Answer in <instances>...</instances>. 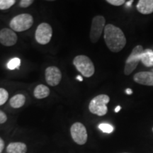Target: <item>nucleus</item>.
<instances>
[{"mask_svg": "<svg viewBox=\"0 0 153 153\" xmlns=\"http://www.w3.org/2000/svg\"><path fill=\"white\" fill-rule=\"evenodd\" d=\"M16 3L15 0H0V10H6Z\"/></svg>", "mask_w": 153, "mask_h": 153, "instance_id": "obj_17", "label": "nucleus"}, {"mask_svg": "<svg viewBox=\"0 0 153 153\" xmlns=\"http://www.w3.org/2000/svg\"><path fill=\"white\" fill-rule=\"evenodd\" d=\"M17 38L16 33L10 28H4L0 30V43L4 46L10 47L16 43Z\"/></svg>", "mask_w": 153, "mask_h": 153, "instance_id": "obj_10", "label": "nucleus"}, {"mask_svg": "<svg viewBox=\"0 0 153 153\" xmlns=\"http://www.w3.org/2000/svg\"><path fill=\"white\" fill-rule=\"evenodd\" d=\"M133 0H131V1H128V2L126 3V6H127V7H131V4H132V3H133Z\"/></svg>", "mask_w": 153, "mask_h": 153, "instance_id": "obj_28", "label": "nucleus"}, {"mask_svg": "<svg viewBox=\"0 0 153 153\" xmlns=\"http://www.w3.org/2000/svg\"><path fill=\"white\" fill-rule=\"evenodd\" d=\"M106 26V19L103 16L97 15L94 16L91 22L89 37L91 43H96L98 42L101 34L104 30Z\"/></svg>", "mask_w": 153, "mask_h": 153, "instance_id": "obj_6", "label": "nucleus"}, {"mask_svg": "<svg viewBox=\"0 0 153 153\" xmlns=\"http://www.w3.org/2000/svg\"><path fill=\"white\" fill-rule=\"evenodd\" d=\"M21 65V60L18 57H14V58L11 59L7 64V68L9 70H15V69H18Z\"/></svg>", "mask_w": 153, "mask_h": 153, "instance_id": "obj_18", "label": "nucleus"}, {"mask_svg": "<svg viewBox=\"0 0 153 153\" xmlns=\"http://www.w3.org/2000/svg\"><path fill=\"white\" fill-rule=\"evenodd\" d=\"M50 94V89L44 85H39L35 88L33 95L37 99L46 98Z\"/></svg>", "mask_w": 153, "mask_h": 153, "instance_id": "obj_15", "label": "nucleus"}, {"mask_svg": "<svg viewBox=\"0 0 153 153\" xmlns=\"http://www.w3.org/2000/svg\"><path fill=\"white\" fill-rule=\"evenodd\" d=\"M125 153H126V152H125Z\"/></svg>", "mask_w": 153, "mask_h": 153, "instance_id": "obj_30", "label": "nucleus"}, {"mask_svg": "<svg viewBox=\"0 0 153 153\" xmlns=\"http://www.w3.org/2000/svg\"><path fill=\"white\" fill-rule=\"evenodd\" d=\"M120 108H121V107H120V106H116V108H115V112H116V113L119 112V111H120Z\"/></svg>", "mask_w": 153, "mask_h": 153, "instance_id": "obj_26", "label": "nucleus"}, {"mask_svg": "<svg viewBox=\"0 0 153 153\" xmlns=\"http://www.w3.org/2000/svg\"><path fill=\"white\" fill-rule=\"evenodd\" d=\"M143 51V47L140 45H137L133 49L125 63L124 74L126 75H130L136 69L139 62H141V55Z\"/></svg>", "mask_w": 153, "mask_h": 153, "instance_id": "obj_5", "label": "nucleus"}, {"mask_svg": "<svg viewBox=\"0 0 153 153\" xmlns=\"http://www.w3.org/2000/svg\"><path fill=\"white\" fill-rule=\"evenodd\" d=\"M106 2L111 5L118 7V6H121L124 3H126V1L125 0H107Z\"/></svg>", "mask_w": 153, "mask_h": 153, "instance_id": "obj_21", "label": "nucleus"}, {"mask_svg": "<svg viewBox=\"0 0 153 153\" xmlns=\"http://www.w3.org/2000/svg\"><path fill=\"white\" fill-rule=\"evenodd\" d=\"M53 36L51 26L47 23H42L38 26L35 33L36 41L41 45H46L51 41Z\"/></svg>", "mask_w": 153, "mask_h": 153, "instance_id": "obj_7", "label": "nucleus"}, {"mask_svg": "<svg viewBox=\"0 0 153 153\" xmlns=\"http://www.w3.org/2000/svg\"><path fill=\"white\" fill-rule=\"evenodd\" d=\"M9 99V93L4 88H0V106L4 104Z\"/></svg>", "mask_w": 153, "mask_h": 153, "instance_id": "obj_19", "label": "nucleus"}, {"mask_svg": "<svg viewBox=\"0 0 153 153\" xmlns=\"http://www.w3.org/2000/svg\"><path fill=\"white\" fill-rule=\"evenodd\" d=\"M45 81L50 86L55 87L58 85L62 79V73L60 69L55 66H50L45 72Z\"/></svg>", "mask_w": 153, "mask_h": 153, "instance_id": "obj_9", "label": "nucleus"}, {"mask_svg": "<svg viewBox=\"0 0 153 153\" xmlns=\"http://www.w3.org/2000/svg\"><path fill=\"white\" fill-rule=\"evenodd\" d=\"M26 102V97L22 94H18L11 97L9 104L10 106L14 108H19L22 107Z\"/></svg>", "mask_w": 153, "mask_h": 153, "instance_id": "obj_16", "label": "nucleus"}, {"mask_svg": "<svg viewBox=\"0 0 153 153\" xmlns=\"http://www.w3.org/2000/svg\"><path fill=\"white\" fill-rule=\"evenodd\" d=\"M126 93L128 95L132 94H133V91H132V89H130V88H128V89H126Z\"/></svg>", "mask_w": 153, "mask_h": 153, "instance_id": "obj_25", "label": "nucleus"}, {"mask_svg": "<svg viewBox=\"0 0 153 153\" xmlns=\"http://www.w3.org/2000/svg\"><path fill=\"white\" fill-rule=\"evenodd\" d=\"M110 98L106 94H99L91 99L89 105V110L91 114L103 116L108 112L107 104Z\"/></svg>", "mask_w": 153, "mask_h": 153, "instance_id": "obj_3", "label": "nucleus"}, {"mask_svg": "<svg viewBox=\"0 0 153 153\" xmlns=\"http://www.w3.org/2000/svg\"><path fill=\"white\" fill-rule=\"evenodd\" d=\"M33 3V0H22L20 1V4H19V6L22 7V8H27V7H30Z\"/></svg>", "mask_w": 153, "mask_h": 153, "instance_id": "obj_22", "label": "nucleus"}, {"mask_svg": "<svg viewBox=\"0 0 153 153\" xmlns=\"http://www.w3.org/2000/svg\"><path fill=\"white\" fill-rule=\"evenodd\" d=\"M99 128L105 133H111L114 131V127L108 123H101L99 125Z\"/></svg>", "mask_w": 153, "mask_h": 153, "instance_id": "obj_20", "label": "nucleus"}, {"mask_svg": "<svg viewBox=\"0 0 153 153\" xmlns=\"http://www.w3.org/2000/svg\"><path fill=\"white\" fill-rule=\"evenodd\" d=\"M136 83L145 86H153V72H139L133 76Z\"/></svg>", "mask_w": 153, "mask_h": 153, "instance_id": "obj_11", "label": "nucleus"}, {"mask_svg": "<svg viewBox=\"0 0 153 153\" xmlns=\"http://www.w3.org/2000/svg\"><path fill=\"white\" fill-rule=\"evenodd\" d=\"M76 79H78V80H79V81H80V82L83 81V78H82V76H80V75H77V76H76Z\"/></svg>", "mask_w": 153, "mask_h": 153, "instance_id": "obj_27", "label": "nucleus"}, {"mask_svg": "<svg viewBox=\"0 0 153 153\" xmlns=\"http://www.w3.org/2000/svg\"><path fill=\"white\" fill-rule=\"evenodd\" d=\"M104 38L108 48L113 53L120 52L126 45V38L123 30L113 24L106 25Z\"/></svg>", "mask_w": 153, "mask_h": 153, "instance_id": "obj_1", "label": "nucleus"}, {"mask_svg": "<svg viewBox=\"0 0 153 153\" xmlns=\"http://www.w3.org/2000/svg\"><path fill=\"white\" fill-rule=\"evenodd\" d=\"M7 120V116L4 112L0 110V124L4 123Z\"/></svg>", "mask_w": 153, "mask_h": 153, "instance_id": "obj_23", "label": "nucleus"}, {"mask_svg": "<svg viewBox=\"0 0 153 153\" xmlns=\"http://www.w3.org/2000/svg\"><path fill=\"white\" fill-rule=\"evenodd\" d=\"M33 18L29 14H21L14 16L11 20L10 28L16 32H23L29 29L33 26Z\"/></svg>", "mask_w": 153, "mask_h": 153, "instance_id": "obj_4", "label": "nucleus"}, {"mask_svg": "<svg viewBox=\"0 0 153 153\" xmlns=\"http://www.w3.org/2000/svg\"><path fill=\"white\" fill-rule=\"evenodd\" d=\"M73 65L77 71L85 77H90L95 72L94 65L87 55H79L76 56L73 60Z\"/></svg>", "mask_w": 153, "mask_h": 153, "instance_id": "obj_2", "label": "nucleus"}, {"mask_svg": "<svg viewBox=\"0 0 153 153\" xmlns=\"http://www.w3.org/2000/svg\"><path fill=\"white\" fill-rule=\"evenodd\" d=\"M137 10L142 14H150L153 12V0H140L137 4Z\"/></svg>", "mask_w": 153, "mask_h": 153, "instance_id": "obj_12", "label": "nucleus"}, {"mask_svg": "<svg viewBox=\"0 0 153 153\" xmlns=\"http://www.w3.org/2000/svg\"><path fill=\"white\" fill-rule=\"evenodd\" d=\"M141 62L145 67H153V51L152 49H145L141 55Z\"/></svg>", "mask_w": 153, "mask_h": 153, "instance_id": "obj_14", "label": "nucleus"}, {"mask_svg": "<svg viewBox=\"0 0 153 153\" xmlns=\"http://www.w3.org/2000/svg\"><path fill=\"white\" fill-rule=\"evenodd\" d=\"M152 131H153V128H152Z\"/></svg>", "mask_w": 153, "mask_h": 153, "instance_id": "obj_29", "label": "nucleus"}, {"mask_svg": "<svg viewBox=\"0 0 153 153\" xmlns=\"http://www.w3.org/2000/svg\"><path fill=\"white\" fill-rule=\"evenodd\" d=\"M4 148V142L2 139L0 137V153H1L2 152Z\"/></svg>", "mask_w": 153, "mask_h": 153, "instance_id": "obj_24", "label": "nucleus"}, {"mask_svg": "<svg viewBox=\"0 0 153 153\" xmlns=\"http://www.w3.org/2000/svg\"><path fill=\"white\" fill-rule=\"evenodd\" d=\"M7 152L8 153H26L27 146L24 143H11L7 146Z\"/></svg>", "mask_w": 153, "mask_h": 153, "instance_id": "obj_13", "label": "nucleus"}, {"mask_svg": "<svg viewBox=\"0 0 153 153\" xmlns=\"http://www.w3.org/2000/svg\"><path fill=\"white\" fill-rule=\"evenodd\" d=\"M70 133L73 140L76 144L85 145L87 141L88 135L85 126L82 123L76 122L70 128Z\"/></svg>", "mask_w": 153, "mask_h": 153, "instance_id": "obj_8", "label": "nucleus"}]
</instances>
